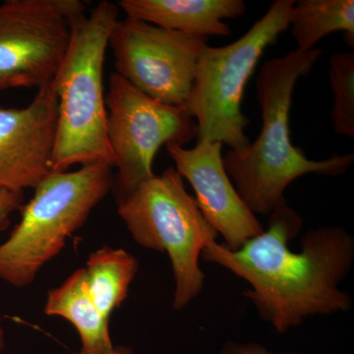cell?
Masks as SVG:
<instances>
[{
  "label": "cell",
  "instance_id": "obj_1",
  "mask_svg": "<svg viewBox=\"0 0 354 354\" xmlns=\"http://www.w3.org/2000/svg\"><path fill=\"white\" fill-rule=\"evenodd\" d=\"M302 227V216L286 204L269 216L262 234L237 250L211 241L201 254L205 262L248 283L244 297L279 334L311 317L346 313L353 306V297L341 285L353 267L354 237L339 225L313 228L293 252L290 241Z\"/></svg>",
  "mask_w": 354,
  "mask_h": 354
},
{
  "label": "cell",
  "instance_id": "obj_2",
  "mask_svg": "<svg viewBox=\"0 0 354 354\" xmlns=\"http://www.w3.org/2000/svg\"><path fill=\"white\" fill-rule=\"evenodd\" d=\"M323 50H295L265 62L256 79L262 116L259 136L243 152L228 151L223 165L242 201L255 216H268L286 206V190L306 174L339 176L351 169L353 153H334L327 160H309L290 139L293 90L308 75Z\"/></svg>",
  "mask_w": 354,
  "mask_h": 354
},
{
  "label": "cell",
  "instance_id": "obj_3",
  "mask_svg": "<svg viewBox=\"0 0 354 354\" xmlns=\"http://www.w3.org/2000/svg\"><path fill=\"white\" fill-rule=\"evenodd\" d=\"M118 17V7L104 0L88 16L83 11L72 21L68 50L53 80L58 111L51 171L97 162L113 165L102 77L109 35Z\"/></svg>",
  "mask_w": 354,
  "mask_h": 354
},
{
  "label": "cell",
  "instance_id": "obj_4",
  "mask_svg": "<svg viewBox=\"0 0 354 354\" xmlns=\"http://www.w3.org/2000/svg\"><path fill=\"white\" fill-rule=\"evenodd\" d=\"M113 165H82L76 171H51L22 205L20 223L0 244V279L22 288L35 281L67 239L113 188Z\"/></svg>",
  "mask_w": 354,
  "mask_h": 354
},
{
  "label": "cell",
  "instance_id": "obj_5",
  "mask_svg": "<svg viewBox=\"0 0 354 354\" xmlns=\"http://www.w3.org/2000/svg\"><path fill=\"white\" fill-rule=\"evenodd\" d=\"M118 215L137 244L169 255L174 279L172 307H187L204 288L203 249L218 234L186 190L183 177L167 167L118 199Z\"/></svg>",
  "mask_w": 354,
  "mask_h": 354
},
{
  "label": "cell",
  "instance_id": "obj_6",
  "mask_svg": "<svg viewBox=\"0 0 354 354\" xmlns=\"http://www.w3.org/2000/svg\"><path fill=\"white\" fill-rule=\"evenodd\" d=\"M295 0H276L234 43L205 46L186 108L196 121L198 139L220 142L241 153L250 146V120L242 113L244 88L263 53L290 28Z\"/></svg>",
  "mask_w": 354,
  "mask_h": 354
},
{
  "label": "cell",
  "instance_id": "obj_7",
  "mask_svg": "<svg viewBox=\"0 0 354 354\" xmlns=\"http://www.w3.org/2000/svg\"><path fill=\"white\" fill-rule=\"evenodd\" d=\"M106 134L116 197L127 196L153 176L160 147L184 146L197 137L196 121L186 106H171L149 97L118 73L109 76L106 95Z\"/></svg>",
  "mask_w": 354,
  "mask_h": 354
},
{
  "label": "cell",
  "instance_id": "obj_8",
  "mask_svg": "<svg viewBox=\"0 0 354 354\" xmlns=\"http://www.w3.org/2000/svg\"><path fill=\"white\" fill-rule=\"evenodd\" d=\"M79 0H6L0 4V91L53 82L68 50Z\"/></svg>",
  "mask_w": 354,
  "mask_h": 354
},
{
  "label": "cell",
  "instance_id": "obj_9",
  "mask_svg": "<svg viewBox=\"0 0 354 354\" xmlns=\"http://www.w3.org/2000/svg\"><path fill=\"white\" fill-rule=\"evenodd\" d=\"M109 44L115 73L149 97L180 108L187 104L208 39L127 17L114 23Z\"/></svg>",
  "mask_w": 354,
  "mask_h": 354
},
{
  "label": "cell",
  "instance_id": "obj_10",
  "mask_svg": "<svg viewBox=\"0 0 354 354\" xmlns=\"http://www.w3.org/2000/svg\"><path fill=\"white\" fill-rule=\"evenodd\" d=\"M223 144L198 139L196 146L186 149L167 145L176 169L194 189L195 200L207 221L223 236L225 247L237 250L249 239L265 230L235 189L223 165Z\"/></svg>",
  "mask_w": 354,
  "mask_h": 354
},
{
  "label": "cell",
  "instance_id": "obj_11",
  "mask_svg": "<svg viewBox=\"0 0 354 354\" xmlns=\"http://www.w3.org/2000/svg\"><path fill=\"white\" fill-rule=\"evenodd\" d=\"M58 102L53 82L26 108H0V188H35L51 172Z\"/></svg>",
  "mask_w": 354,
  "mask_h": 354
},
{
  "label": "cell",
  "instance_id": "obj_12",
  "mask_svg": "<svg viewBox=\"0 0 354 354\" xmlns=\"http://www.w3.org/2000/svg\"><path fill=\"white\" fill-rule=\"evenodd\" d=\"M118 4L128 18L205 39L230 36L232 29L223 20L241 17L247 7L243 0H121Z\"/></svg>",
  "mask_w": 354,
  "mask_h": 354
},
{
  "label": "cell",
  "instance_id": "obj_13",
  "mask_svg": "<svg viewBox=\"0 0 354 354\" xmlns=\"http://www.w3.org/2000/svg\"><path fill=\"white\" fill-rule=\"evenodd\" d=\"M44 313L62 317L75 327L80 337L81 354H113L109 318L100 311L91 297L84 268L48 290Z\"/></svg>",
  "mask_w": 354,
  "mask_h": 354
},
{
  "label": "cell",
  "instance_id": "obj_14",
  "mask_svg": "<svg viewBox=\"0 0 354 354\" xmlns=\"http://www.w3.org/2000/svg\"><path fill=\"white\" fill-rule=\"evenodd\" d=\"M91 297L100 311L111 318L129 293L139 271V261L122 248L102 246L90 254L84 268Z\"/></svg>",
  "mask_w": 354,
  "mask_h": 354
},
{
  "label": "cell",
  "instance_id": "obj_15",
  "mask_svg": "<svg viewBox=\"0 0 354 354\" xmlns=\"http://www.w3.org/2000/svg\"><path fill=\"white\" fill-rule=\"evenodd\" d=\"M291 34L297 50H311L335 32H344L349 46H354L353 0H298L291 11Z\"/></svg>",
  "mask_w": 354,
  "mask_h": 354
},
{
  "label": "cell",
  "instance_id": "obj_16",
  "mask_svg": "<svg viewBox=\"0 0 354 354\" xmlns=\"http://www.w3.org/2000/svg\"><path fill=\"white\" fill-rule=\"evenodd\" d=\"M329 79L333 93L332 121L335 131L354 137V53H333Z\"/></svg>",
  "mask_w": 354,
  "mask_h": 354
},
{
  "label": "cell",
  "instance_id": "obj_17",
  "mask_svg": "<svg viewBox=\"0 0 354 354\" xmlns=\"http://www.w3.org/2000/svg\"><path fill=\"white\" fill-rule=\"evenodd\" d=\"M23 201V191H11L0 188V232H3L9 227L11 216L20 209Z\"/></svg>",
  "mask_w": 354,
  "mask_h": 354
},
{
  "label": "cell",
  "instance_id": "obj_18",
  "mask_svg": "<svg viewBox=\"0 0 354 354\" xmlns=\"http://www.w3.org/2000/svg\"><path fill=\"white\" fill-rule=\"evenodd\" d=\"M218 354H298L292 351L274 353L258 342L227 341L221 346Z\"/></svg>",
  "mask_w": 354,
  "mask_h": 354
},
{
  "label": "cell",
  "instance_id": "obj_19",
  "mask_svg": "<svg viewBox=\"0 0 354 354\" xmlns=\"http://www.w3.org/2000/svg\"><path fill=\"white\" fill-rule=\"evenodd\" d=\"M4 346H6V333H4L3 321L0 316V354H3Z\"/></svg>",
  "mask_w": 354,
  "mask_h": 354
},
{
  "label": "cell",
  "instance_id": "obj_20",
  "mask_svg": "<svg viewBox=\"0 0 354 354\" xmlns=\"http://www.w3.org/2000/svg\"><path fill=\"white\" fill-rule=\"evenodd\" d=\"M113 354H133L132 349L124 346H114Z\"/></svg>",
  "mask_w": 354,
  "mask_h": 354
}]
</instances>
